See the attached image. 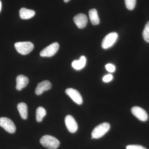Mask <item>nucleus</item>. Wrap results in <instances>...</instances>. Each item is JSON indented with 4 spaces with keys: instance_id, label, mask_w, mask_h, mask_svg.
Returning a JSON list of instances; mask_svg holds the SVG:
<instances>
[{
    "instance_id": "obj_1",
    "label": "nucleus",
    "mask_w": 149,
    "mask_h": 149,
    "mask_svg": "<svg viewBox=\"0 0 149 149\" xmlns=\"http://www.w3.org/2000/svg\"><path fill=\"white\" fill-rule=\"evenodd\" d=\"M40 143L49 149H56L60 145L59 141L53 136L49 135H45L40 140Z\"/></svg>"
},
{
    "instance_id": "obj_2",
    "label": "nucleus",
    "mask_w": 149,
    "mask_h": 149,
    "mask_svg": "<svg viewBox=\"0 0 149 149\" xmlns=\"http://www.w3.org/2000/svg\"><path fill=\"white\" fill-rule=\"evenodd\" d=\"M110 125L108 123H103L94 128L92 133V139H98L104 136L109 130Z\"/></svg>"
},
{
    "instance_id": "obj_3",
    "label": "nucleus",
    "mask_w": 149,
    "mask_h": 149,
    "mask_svg": "<svg viewBox=\"0 0 149 149\" xmlns=\"http://www.w3.org/2000/svg\"><path fill=\"white\" fill-rule=\"evenodd\" d=\"M15 47L19 53L26 55L33 50L34 45L29 42H18L15 44Z\"/></svg>"
},
{
    "instance_id": "obj_4",
    "label": "nucleus",
    "mask_w": 149,
    "mask_h": 149,
    "mask_svg": "<svg viewBox=\"0 0 149 149\" xmlns=\"http://www.w3.org/2000/svg\"><path fill=\"white\" fill-rule=\"evenodd\" d=\"M117 33L111 32L108 34L104 38L102 43V47L104 49H107L114 45L118 39Z\"/></svg>"
},
{
    "instance_id": "obj_5",
    "label": "nucleus",
    "mask_w": 149,
    "mask_h": 149,
    "mask_svg": "<svg viewBox=\"0 0 149 149\" xmlns=\"http://www.w3.org/2000/svg\"><path fill=\"white\" fill-rule=\"evenodd\" d=\"M0 126L10 133H14L16 131V126L13 121L8 118H0Z\"/></svg>"
},
{
    "instance_id": "obj_6",
    "label": "nucleus",
    "mask_w": 149,
    "mask_h": 149,
    "mask_svg": "<svg viewBox=\"0 0 149 149\" xmlns=\"http://www.w3.org/2000/svg\"><path fill=\"white\" fill-rule=\"evenodd\" d=\"M59 45L57 42H54L43 49L40 53L42 57H52L58 51Z\"/></svg>"
},
{
    "instance_id": "obj_7",
    "label": "nucleus",
    "mask_w": 149,
    "mask_h": 149,
    "mask_svg": "<svg viewBox=\"0 0 149 149\" xmlns=\"http://www.w3.org/2000/svg\"><path fill=\"white\" fill-rule=\"evenodd\" d=\"M65 92L67 95L77 104L80 105L83 103L82 96L77 90L73 88H68L65 90Z\"/></svg>"
},
{
    "instance_id": "obj_8",
    "label": "nucleus",
    "mask_w": 149,
    "mask_h": 149,
    "mask_svg": "<svg viewBox=\"0 0 149 149\" xmlns=\"http://www.w3.org/2000/svg\"><path fill=\"white\" fill-rule=\"evenodd\" d=\"M65 122L67 128L70 133H74L77 131L78 128L77 122L71 115H68L65 116Z\"/></svg>"
},
{
    "instance_id": "obj_9",
    "label": "nucleus",
    "mask_w": 149,
    "mask_h": 149,
    "mask_svg": "<svg viewBox=\"0 0 149 149\" xmlns=\"http://www.w3.org/2000/svg\"><path fill=\"white\" fill-rule=\"evenodd\" d=\"M131 111L132 113L141 121H146L148 120V115L146 112L140 107H133Z\"/></svg>"
},
{
    "instance_id": "obj_10",
    "label": "nucleus",
    "mask_w": 149,
    "mask_h": 149,
    "mask_svg": "<svg viewBox=\"0 0 149 149\" xmlns=\"http://www.w3.org/2000/svg\"><path fill=\"white\" fill-rule=\"evenodd\" d=\"M73 21L78 28L83 29L85 27L88 23V17L84 14L79 13L74 17Z\"/></svg>"
},
{
    "instance_id": "obj_11",
    "label": "nucleus",
    "mask_w": 149,
    "mask_h": 149,
    "mask_svg": "<svg viewBox=\"0 0 149 149\" xmlns=\"http://www.w3.org/2000/svg\"><path fill=\"white\" fill-rule=\"evenodd\" d=\"M52 87V83L48 80H44L38 83L35 89V93L37 95H41L45 91L50 90Z\"/></svg>"
},
{
    "instance_id": "obj_12",
    "label": "nucleus",
    "mask_w": 149,
    "mask_h": 149,
    "mask_svg": "<svg viewBox=\"0 0 149 149\" xmlns=\"http://www.w3.org/2000/svg\"><path fill=\"white\" fill-rule=\"evenodd\" d=\"M16 81V89L17 91H20L27 86L29 80L26 76L22 74H19L17 77Z\"/></svg>"
},
{
    "instance_id": "obj_13",
    "label": "nucleus",
    "mask_w": 149,
    "mask_h": 149,
    "mask_svg": "<svg viewBox=\"0 0 149 149\" xmlns=\"http://www.w3.org/2000/svg\"><path fill=\"white\" fill-rule=\"evenodd\" d=\"M19 16L22 19H29L35 16V11L26 8H22L19 11Z\"/></svg>"
},
{
    "instance_id": "obj_14",
    "label": "nucleus",
    "mask_w": 149,
    "mask_h": 149,
    "mask_svg": "<svg viewBox=\"0 0 149 149\" xmlns=\"http://www.w3.org/2000/svg\"><path fill=\"white\" fill-rule=\"evenodd\" d=\"M86 58L84 56H81L79 60H74L72 62V66L74 69L80 70L85 66Z\"/></svg>"
},
{
    "instance_id": "obj_15",
    "label": "nucleus",
    "mask_w": 149,
    "mask_h": 149,
    "mask_svg": "<svg viewBox=\"0 0 149 149\" xmlns=\"http://www.w3.org/2000/svg\"><path fill=\"white\" fill-rule=\"evenodd\" d=\"M89 15L92 24L96 25L100 24V19L98 15L97 12L95 9L90 10L89 11Z\"/></svg>"
},
{
    "instance_id": "obj_16",
    "label": "nucleus",
    "mask_w": 149,
    "mask_h": 149,
    "mask_svg": "<svg viewBox=\"0 0 149 149\" xmlns=\"http://www.w3.org/2000/svg\"><path fill=\"white\" fill-rule=\"evenodd\" d=\"M17 108L22 118L24 120L27 119L28 116L27 104L24 102L19 103L17 104Z\"/></svg>"
},
{
    "instance_id": "obj_17",
    "label": "nucleus",
    "mask_w": 149,
    "mask_h": 149,
    "mask_svg": "<svg viewBox=\"0 0 149 149\" xmlns=\"http://www.w3.org/2000/svg\"><path fill=\"white\" fill-rule=\"evenodd\" d=\"M47 114L46 110L43 107H40L36 109V118L38 122H40L42 120L43 118Z\"/></svg>"
},
{
    "instance_id": "obj_18",
    "label": "nucleus",
    "mask_w": 149,
    "mask_h": 149,
    "mask_svg": "<svg viewBox=\"0 0 149 149\" xmlns=\"http://www.w3.org/2000/svg\"><path fill=\"white\" fill-rule=\"evenodd\" d=\"M143 37L145 41L149 43V21L145 25L143 32Z\"/></svg>"
},
{
    "instance_id": "obj_19",
    "label": "nucleus",
    "mask_w": 149,
    "mask_h": 149,
    "mask_svg": "<svg viewBox=\"0 0 149 149\" xmlns=\"http://www.w3.org/2000/svg\"><path fill=\"white\" fill-rule=\"evenodd\" d=\"M136 0H125L126 7L129 10H132L135 8Z\"/></svg>"
},
{
    "instance_id": "obj_20",
    "label": "nucleus",
    "mask_w": 149,
    "mask_h": 149,
    "mask_svg": "<svg viewBox=\"0 0 149 149\" xmlns=\"http://www.w3.org/2000/svg\"><path fill=\"white\" fill-rule=\"evenodd\" d=\"M126 149H147L145 147L140 145H128L126 147Z\"/></svg>"
},
{
    "instance_id": "obj_21",
    "label": "nucleus",
    "mask_w": 149,
    "mask_h": 149,
    "mask_svg": "<svg viewBox=\"0 0 149 149\" xmlns=\"http://www.w3.org/2000/svg\"><path fill=\"white\" fill-rule=\"evenodd\" d=\"M105 68L107 70L108 72H114L115 70V67L113 65L111 64V63H108L105 65Z\"/></svg>"
},
{
    "instance_id": "obj_22",
    "label": "nucleus",
    "mask_w": 149,
    "mask_h": 149,
    "mask_svg": "<svg viewBox=\"0 0 149 149\" xmlns=\"http://www.w3.org/2000/svg\"><path fill=\"white\" fill-rule=\"evenodd\" d=\"M113 78V76H112V74H107V75L104 76L103 78V80L104 82L108 83V82L111 81L112 80Z\"/></svg>"
},
{
    "instance_id": "obj_23",
    "label": "nucleus",
    "mask_w": 149,
    "mask_h": 149,
    "mask_svg": "<svg viewBox=\"0 0 149 149\" xmlns=\"http://www.w3.org/2000/svg\"><path fill=\"white\" fill-rule=\"evenodd\" d=\"M1 8H2V3L0 1V12H1Z\"/></svg>"
},
{
    "instance_id": "obj_24",
    "label": "nucleus",
    "mask_w": 149,
    "mask_h": 149,
    "mask_svg": "<svg viewBox=\"0 0 149 149\" xmlns=\"http://www.w3.org/2000/svg\"><path fill=\"white\" fill-rule=\"evenodd\" d=\"M69 1H70V0H64V2L67 3Z\"/></svg>"
}]
</instances>
